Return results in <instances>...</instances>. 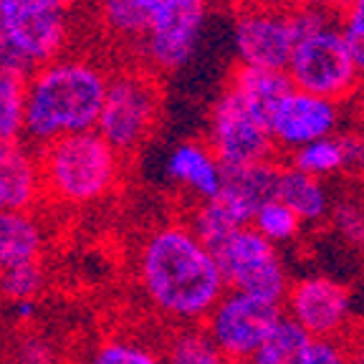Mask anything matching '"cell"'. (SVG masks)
I'll return each instance as SVG.
<instances>
[{
  "label": "cell",
  "mask_w": 364,
  "mask_h": 364,
  "mask_svg": "<svg viewBox=\"0 0 364 364\" xmlns=\"http://www.w3.org/2000/svg\"><path fill=\"white\" fill-rule=\"evenodd\" d=\"M136 281L149 306L180 326L203 324L228 291L213 253L182 223H165L144 235Z\"/></svg>",
  "instance_id": "1"
},
{
  "label": "cell",
  "mask_w": 364,
  "mask_h": 364,
  "mask_svg": "<svg viewBox=\"0 0 364 364\" xmlns=\"http://www.w3.org/2000/svg\"><path fill=\"white\" fill-rule=\"evenodd\" d=\"M109 71L89 56H58L26 81V132L33 149L61 136L94 132L107 94Z\"/></svg>",
  "instance_id": "2"
},
{
  "label": "cell",
  "mask_w": 364,
  "mask_h": 364,
  "mask_svg": "<svg viewBox=\"0 0 364 364\" xmlns=\"http://www.w3.org/2000/svg\"><path fill=\"white\" fill-rule=\"evenodd\" d=\"M43 198L63 208H89L114 193L122 180V154L97 132L61 136L38 149Z\"/></svg>",
  "instance_id": "3"
},
{
  "label": "cell",
  "mask_w": 364,
  "mask_h": 364,
  "mask_svg": "<svg viewBox=\"0 0 364 364\" xmlns=\"http://www.w3.org/2000/svg\"><path fill=\"white\" fill-rule=\"evenodd\" d=\"M162 114V89L152 71L142 66L109 74L99 112L97 134L124 157L142 147Z\"/></svg>",
  "instance_id": "4"
},
{
  "label": "cell",
  "mask_w": 364,
  "mask_h": 364,
  "mask_svg": "<svg viewBox=\"0 0 364 364\" xmlns=\"http://www.w3.org/2000/svg\"><path fill=\"white\" fill-rule=\"evenodd\" d=\"M210 0H147V31L136 53L147 71L170 74L193 58L208 21Z\"/></svg>",
  "instance_id": "5"
},
{
  "label": "cell",
  "mask_w": 364,
  "mask_h": 364,
  "mask_svg": "<svg viewBox=\"0 0 364 364\" xmlns=\"http://www.w3.org/2000/svg\"><path fill=\"white\" fill-rule=\"evenodd\" d=\"M210 253L230 291H240L271 304H284L289 294L284 261L276 245L268 243L250 225L238 228Z\"/></svg>",
  "instance_id": "6"
},
{
  "label": "cell",
  "mask_w": 364,
  "mask_h": 364,
  "mask_svg": "<svg viewBox=\"0 0 364 364\" xmlns=\"http://www.w3.org/2000/svg\"><path fill=\"white\" fill-rule=\"evenodd\" d=\"M286 76L294 89L331 102H339L352 94L359 84V74L336 23L296 38Z\"/></svg>",
  "instance_id": "7"
},
{
  "label": "cell",
  "mask_w": 364,
  "mask_h": 364,
  "mask_svg": "<svg viewBox=\"0 0 364 364\" xmlns=\"http://www.w3.org/2000/svg\"><path fill=\"white\" fill-rule=\"evenodd\" d=\"M284 318V306L256 299V296L230 291L203 318L200 329L215 344L228 364H248L273 326Z\"/></svg>",
  "instance_id": "8"
},
{
  "label": "cell",
  "mask_w": 364,
  "mask_h": 364,
  "mask_svg": "<svg viewBox=\"0 0 364 364\" xmlns=\"http://www.w3.org/2000/svg\"><path fill=\"white\" fill-rule=\"evenodd\" d=\"M0 36L38 68L66 53L68 11L61 0H0Z\"/></svg>",
  "instance_id": "9"
},
{
  "label": "cell",
  "mask_w": 364,
  "mask_h": 364,
  "mask_svg": "<svg viewBox=\"0 0 364 364\" xmlns=\"http://www.w3.org/2000/svg\"><path fill=\"white\" fill-rule=\"evenodd\" d=\"M296 33L291 6L286 3H243L235 16L233 46L240 66L286 71Z\"/></svg>",
  "instance_id": "10"
},
{
  "label": "cell",
  "mask_w": 364,
  "mask_h": 364,
  "mask_svg": "<svg viewBox=\"0 0 364 364\" xmlns=\"http://www.w3.org/2000/svg\"><path fill=\"white\" fill-rule=\"evenodd\" d=\"M208 149L220 162V167H245L256 162H268L276 152L266 127L228 89L210 109Z\"/></svg>",
  "instance_id": "11"
},
{
  "label": "cell",
  "mask_w": 364,
  "mask_h": 364,
  "mask_svg": "<svg viewBox=\"0 0 364 364\" xmlns=\"http://www.w3.org/2000/svg\"><path fill=\"white\" fill-rule=\"evenodd\" d=\"M289 318L301 326L311 339H336L349 318V291L324 276L301 279L286 294Z\"/></svg>",
  "instance_id": "12"
},
{
  "label": "cell",
  "mask_w": 364,
  "mask_h": 364,
  "mask_svg": "<svg viewBox=\"0 0 364 364\" xmlns=\"http://www.w3.org/2000/svg\"><path fill=\"white\" fill-rule=\"evenodd\" d=\"M339 122V107L336 102L324 97H314L306 91L291 89L286 99L273 112L268 122L273 147L299 149L309 142L331 136Z\"/></svg>",
  "instance_id": "13"
},
{
  "label": "cell",
  "mask_w": 364,
  "mask_h": 364,
  "mask_svg": "<svg viewBox=\"0 0 364 364\" xmlns=\"http://www.w3.org/2000/svg\"><path fill=\"white\" fill-rule=\"evenodd\" d=\"M281 165L273 159L256 162L245 167H223V185L218 198L245 223L250 225L256 210L268 200H276L279 190Z\"/></svg>",
  "instance_id": "14"
},
{
  "label": "cell",
  "mask_w": 364,
  "mask_h": 364,
  "mask_svg": "<svg viewBox=\"0 0 364 364\" xmlns=\"http://www.w3.org/2000/svg\"><path fill=\"white\" fill-rule=\"evenodd\" d=\"M0 195L6 210H33L43 200L38 149L26 142H0Z\"/></svg>",
  "instance_id": "15"
},
{
  "label": "cell",
  "mask_w": 364,
  "mask_h": 364,
  "mask_svg": "<svg viewBox=\"0 0 364 364\" xmlns=\"http://www.w3.org/2000/svg\"><path fill=\"white\" fill-rule=\"evenodd\" d=\"M165 175L170 182L188 190L198 198V203L210 200L220 193L223 185V167L208 144L203 142H182L170 152L165 162Z\"/></svg>",
  "instance_id": "16"
},
{
  "label": "cell",
  "mask_w": 364,
  "mask_h": 364,
  "mask_svg": "<svg viewBox=\"0 0 364 364\" xmlns=\"http://www.w3.org/2000/svg\"><path fill=\"white\" fill-rule=\"evenodd\" d=\"M294 89L286 76V71H273V68H256V66H235L228 91L248 109L258 122L268 129L273 112L286 99V94Z\"/></svg>",
  "instance_id": "17"
},
{
  "label": "cell",
  "mask_w": 364,
  "mask_h": 364,
  "mask_svg": "<svg viewBox=\"0 0 364 364\" xmlns=\"http://www.w3.org/2000/svg\"><path fill=\"white\" fill-rule=\"evenodd\" d=\"M46 233L33 210H0V271L23 263H38Z\"/></svg>",
  "instance_id": "18"
},
{
  "label": "cell",
  "mask_w": 364,
  "mask_h": 364,
  "mask_svg": "<svg viewBox=\"0 0 364 364\" xmlns=\"http://www.w3.org/2000/svg\"><path fill=\"white\" fill-rule=\"evenodd\" d=\"M276 200H281L301 223L318 220L329 210V198H326L321 182L316 177L294 170V167H281Z\"/></svg>",
  "instance_id": "19"
},
{
  "label": "cell",
  "mask_w": 364,
  "mask_h": 364,
  "mask_svg": "<svg viewBox=\"0 0 364 364\" xmlns=\"http://www.w3.org/2000/svg\"><path fill=\"white\" fill-rule=\"evenodd\" d=\"M311 336L284 314L248 364H306Z\"/></svg>",
  "instance_id": "20"
},
{
  "label": "cell",
  "mask_w": 364,
  "mask_h": 364,
  "mask_svg": "<svg viewBox=\"0 0 364 364\" xmlns=\"http://www.w3.org/2000/svg\"><path fill=\"white\" fill-rule=\"evenodd\" d=\"M97 16L114 41L129 43L136 51L147 31V0H97Z\"/></svg>",
  "instance_id": "21"
},
{
  "label": "cell",
  "mask_w": 364,
  "mask_h": 364,
  "mask_svg": "<svg viewBox=\"0 0 364 364\" xmlns=\"http://www.w3.org/2000/svg\"><path fill=\"white\" fill-rule=\"evenodd\" d=\"M243 225L245 223L240 220V218L235 215L218 195L195 205L193 213H190V220H188V228L193 230V235L208 250H215L228 235L235 233V230Z\"/></svg>",
  "instance_id": "22"
},
{
  "label": "cell",
  "mask_w": 364,
  "mask_h": 364,
  "mask_svg": "<svg viewBox=\"0 0 364 364\" xmlns=\"http://www.w3.org/2000/svg\"><path fill=\"white\" fill-rule=\"evenodd\" d=\"M291 159H294V165H291L294 170L316 177V180L347 167V152H344L341 136H324V139L304 144V147L294 149Z\"/></svg>",
  "instance_id": "23"
},
{
  "label": "cell",
  "mask_w": 364,
  "mask_h": 364,
  "mask_svg": "<svg viewBox=\"0 0 364 364\" xmlns=\"http://www.w3.org/2000/svg\"><path fill=\"white\" fill-rule=\"evenodd\" d=\"M162 364H228L200 326H182L162 354Z\"/></svg>",
  "instance_id": "24"
},
{
  "label": "cell",
  "mask_w": 364,
  "mask_h": 364,
  "mask_svg": "<svg viewBox=\"0 0 364 364\" xmlns=\"http://www.w3.org/2000/svg\"><path fill=\"white\" fill-rule=\"evenodd\" d=\"M26 81L28 79L0 74V142H23Z\"/></svg>",
  "instance_id": "25"
},
{
  "label": "cell",
  "mask_w": 364,
  "mask_h": 364,
  "mask_svg": "<svg viewBox=\"0 0 364 364\" xmlns=\"http://www.w3.org/2000/svg\"><path fill=\"white\" fill-rule=\"evenodd\" d=\"M86 364H162V354H157L142 341L109 336L91 349Z\"/></svg>",
  "instance_id": "26"
},
{
  "label": "cell",
  "mask_w": 364,
  "mask_h": 364,
  "mask_svg": "<svg viewBox=\"0 0 364 364\" xmlns=\"http://www.w3.org/2000/svg\"><path fill=\"white\" fill-rule=\"evenodd\" d=\"M46 286V271L38 263H23L0 271V296L8 304L36 301Z\"/></svg>",
  "instance_id": "27"
},
{
  "label": "cell",
  "mask_w": 364,
  "mask_h": 364,
  "mask_svg": "<svg viewBox=\"0 0 364 364\" xmlns=\"http://www.w3.org/2000/svg\"><path fill=\"white\" fill-rule=\"evenodd\" d=\"M299 225H301V220H299L281 200H268L266 205L258 208L253 220H250V228H253L256 233H261L263 238L273 245L289 243V240L299 233Z\"/></svg>",
  "instance_id": "28"
},
{
  "label": "cell",
  "mask_w": 364,
  "mask_h": 364,
  "mask_svg": "<svg viewBox=\"0 0 364 364\" xmlns=\"http://www.w3.org/2000/svg\"><path fill=\"white\" fill-rule=\"evenodd\" d=\"M339 33L341 41L347 46L349 58H352L354 68H357L359 79L364 76V16L354 11H341L339 21Z\"/></svg>",
  "instance_id": "29"
},
{
  "label": "cell",
  "mask_w": 364,
  "mask_h": 364,
  "mask_svg": "<svg viewBox=\"0 0 364 364\" xmlns=\"http://www.w3.org/2000/svg\"><path fill=\"white\" fill-rule=\"evenodd\" d=\"M56 349L43 336H23L13 352V364H56Z\"/></svg>",
  "instance_id": "30"
},
{
  "label": "cell",
  "mask_w": 364,
  "mask_h": 364,
  "mask_svg": "<svg viewBox=\"0 0 364 364\" xmlns=\"http://www.w3.org/2000/svg\"><path fill=\"white\" fill-rule=\"evenodd\" d=\"M36 71V66L18 51L11 41H6L0 36V74L8 76H21V79H28Z\"/></svg>",
  "instance_id": "31"
},
{
  "label": "cell",
  "mask_w": 364,
  "mask_h": 364,
  "mask_svg": "<svg viewBox=\"0 0 364 364\" xmlns=\"http://www.w3.org/2000/svg\"><path fill=\"white\" fill-rule=\"evenodd\" d=\"M306 364H349V354L336 339H314Z\"/></svg>",
  "instance_id": "32"
},
{
  "label": "cell",
  "mask_w": 364,
  "mask_h": 364,
  "mask_svg": "<svg viewBox=\"0 0 364 364\" xmlns=\"http://www.w3.org/2000/svg\"><path fill=\"white\" fill-rule=\"evenodd\" d=\"M336 223L344 228V233L354 235V238H359V235L364 233V218H362V213H357L354 208H339V210H336Z\"/></svg>",
  "instance_id": "33"
},
{
  "label": "cell",
  "mask_w": 364,
  "mask_h": 364,
  "mask_svg": "<svg viewBox=\"0 0 364 364\" xmlns=\"http://www.w3.org/2000/svg\"><path fill=\"white\" fill-rule=\"evenodd\" d=\"M11 311H13V318H16V321H21V324H28V321H33L36 314H38V301L11 304Z\"/></svg>",
  "instance_id": "34"
},
{
  "label": "cell",
  "mask_w": 364,
  "mask_h": 364,
  "mask_svg": "<svg viewBox=\"0 0 364 364\" xmlns=\"http://www.w3.org/2000/svg\"><path fill=\"white\" fill-rule=\"evenodd\" d=\"M286 6H301V8H331V6H339V0H286Z\"/></svg>",
  "instance_id": "35"
},
{
  "label": "cell",
  "mask_w": 364,
  "mask_h": 364,
  "mask_svg": "<svg viewBox=\"0 0 364 364\" xmlns=\"http://www.w3.org/2000/svg\"><path fill=\"white\" fill-rule=\"evenodd\" d=\"M341 11H354V13H359V16H364V0H347Z\"/></svg>",
  "instance_id": "36"
},
{
  "label": "cell",
  "mask_w": 364,
  "mask_h": 364,
  "mask_svg": "<svg viewBox=\"0 0 364 364\" xmlns=\"http://www.w3.org/2000/svg\"><path fill=\"white\" fill-rule=\"evenodd\" d=\"M84 0H61V6L66 8V11H71V8H76V6H81Z\"/></svg>",
  "instance_id": "37"
},
{
  "label": "cell",
  "mask_w": 364,
  "mask_h": 364,
  "mask_svg": "<svg viewBox=\"0 0 364 364\" xmlns=\"http://www.w3.org/2000/svg\"><path fill=\"white\" fill-rule=\"evenodd\" d=\"M238 3H286V0H238Z\"/></svg>",
  "instance_id": "38"
},
{
  "label": "cell",
  "mask_w": 364,
  "mask_h": 364,
  "mask_svg": "<svg viewBox=\"0 0 364 364\" xmlns=\"http://www.w3.org/2000/svg\"><path fill=\"white\" fill-rule=\"evenodd\" d=\"M0 210H6V205H3V195H0Z\"/></svg>",
  "instance_id": "39"
},
{
  "label": "cell",
  "mask_w": 364,
  "mask_h": 364,
  "mask_svg": "<svg viewBox=\"0 0 364 364\" xmlns=\"http://www.w3.org/2000/svg\"><path fill=\"white\" fill-rule=\"evenodd\" d=\"M359 172H362V177H364V159H362V165H359Z\"/></svg>",
  "instance_id": "40"
},
{
  "label": "cell",
  "mask_w": 364,
  "mask_h": 364,
  "mask_svg": "<svg viewBox=\"0 0 364 364\" xmlns=\"http://www.w3.org/2000/svg\"><path fill=\"white\" fill-rule=\"evenodd\" d=\"M344 3H347V0H339V8H344Z\"/></svg>",
  "instance_id": "41"
}]
</instances>
